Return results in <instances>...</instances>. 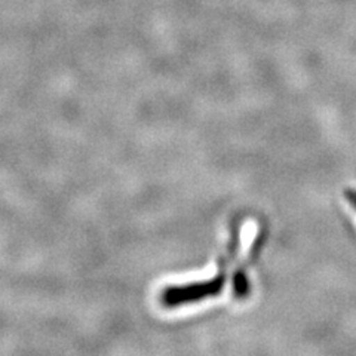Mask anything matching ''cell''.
<instances>
[{"label":"cell","instance_id":"1","mask_svg":"<svg viewBox=\"0 0 356 356\" xmlns=\"http://www.w3.org/2000/svg\"><path fill=\"white\" fill-rule=\"evenodd\" d=\"M344 195H346L348 202L356 209V191H353V188H348V191L344 192Z\"/></svg>","mask_w":356,"mask_h":356}]
</instances>
